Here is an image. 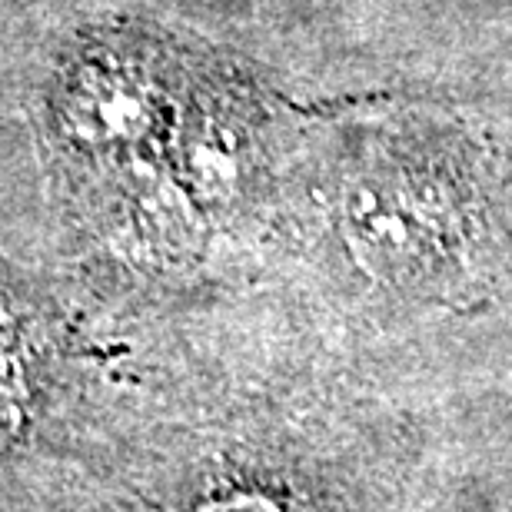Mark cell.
Segmentation results:
<instances>
[{
	"label": "cell",
	"instance_id": "1",
	"mask_svg": "<svg viewBox=\"0 0 512 512\" xmlns=\"http://www.w3.org/2000/svg\"><path fill=\"white\" fill-rule=\"evenodd\" d=\"M263 506H256V503H227V506H210V512H260Z\"/></svg>",
	"mask_w": 512,
	"mask_h": 512
}]
</instances>
